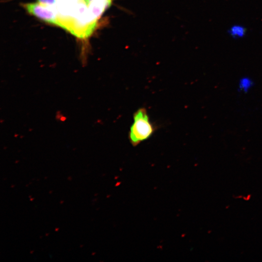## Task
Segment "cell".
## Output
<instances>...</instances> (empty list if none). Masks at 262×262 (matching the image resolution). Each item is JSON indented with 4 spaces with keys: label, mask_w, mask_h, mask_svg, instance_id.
Masks as SVG:
<instances>
[{
    "label": "cell",
    "mask_w": 262,
    "mask_h": 262,
    "mask_svg": "<svg viewBox=\"0 0 262 262\" xmlns=\"http://www.w3.org/2000/svg\"><path fill=\"white\" fill-rule=\"evenodd\" d=\"M133 119L128 137L131 144L135 147L149 138L154 133L156 128L150 121L145 108H140L135 111L133 114Z\"/></svg>",
    "instance_id": "6da1fadb"
},
{
    "label": "cell",
    "mask_w": 262,
    "mask_h": 262,
    "mask_svg": "<svg viewBox=\"0 0 262 262\" xmlns=\"http://www.w3.org/2000/svg\"><path fill=\"white\" fill-rule=\"evenodd\" d=\"M22 6L30 14L52 25L61 28V24L55 5L37 3H25Z\"/></svg>",
    "instance_id": "7a4b0ae2"
},
{
    "label": "cell",
    "mask_w": 262,
    "mask_h": 262,
    "mask_svg": "<svg viewBox=\"0 0 262 262\" xmlns=\"http://www.w3.org/2000/svg\"><path fill=\"white\" fill-rule=\"evenodd\" d=\"M115 0H85L91 15L98 20Z\"/></svg>",
    "instance_id": "3957f363"
},
{
    "label": "cell",
    "mask_w": 262,
    "mask_h": 262,
    "mask_svg": "<svg viewBox=\"0 0 262 262\" xmlns=\"http://www.w3.org/2000/svg\"><path fill=\"white\" fill-rule=\"evenodd\" d=\"M39 3L54 6L55 5L57 0H36Z\"/></svg>",
    "instance_id": "277c9868"
}]
</instances>
